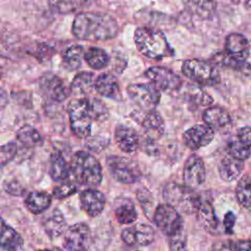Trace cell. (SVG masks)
Masks as SVG:
<instances>
[{
	"mask_svg": "<svg viewBox=\"0 0 251 251\" xmlns=\"http://www.w3.org/2000/svg\"><path fill=\"white\" fill-rule=\"evenodd\" d=\"M206 178V169L203 160L197 155H191L183 167V180L188 187L195 189L203 184Z\"/></svg>",
	"mask_w": 251,
	"mask_h": 251,
	"instance_id": "14",
	"label": "cell"
},
{
	"mask_svg": "<svg viewBox=\"0 0 251 251\" xmlns=\"http://www.w3.org/2000/svg\"><path fill=\"white\" fill-rule=\"evenodd\" d=\"M231 1H234V0H231Z\"/></svg>",
	"mask_w": 251,
	"mask_h": 251,
	"instance_id": "49",
	"label": "cell"
},
{
	"mask_svg": "<svg viewBox=\"0 0 251 251\" xmlns=\"http://www.w3.org/2000/svg\"><path fill=\"white\" fill-rule=\"evenodd\" d=\"M39 88L41 92L49 99L55 102H62L67 99L69 91L64 81L53 74H44L39 79Z\"/></svg>",
	"mask_w": 251,
	"mask_h": 251,
	"instance_id": "15",
	"label": "cell"
},
{
	"mask_svg": "<svg viewBox=\"0 0 251 251\" xmlns=\"http://www.w3.org/2000/svg\"><path fill=\"white\" fill-rule=\"evenodd\" d=\"M181 70L186 77L202 85H214L220 81V75L216 68L202 60H186L182 64Z\"/></svg>",
	"mask_w": 251,
	"mask_h": 251,
	"instance_id": "8",
	"label": "cell"
},
{
	"mask_svg": "<svg viewBox=\"0 0 251 251\" xmlns=\"http://www.w3.org/2000/svg\"><path fill=\"white\" fill-rule=\"evenodd\" d=\"M187 100L197 106H209L213 103V98L201 87L189 85L185 91Z\"/></svg>",
	"mask_w": 251,
	"mask_h": 251,
	"instance_id": "37",
	"label": "cell"
},
{
	"mask_svg": "<svg viewBox=\"0 0 251 251\" xmlns=\"http://www.w3.org/2000/svg\"><path fill=\"white\" fill-rule=\"evenodd\" d=\"M51 196L48 193L42 191H32L28 193L25 200V207L30 213L34 215L41 214L48 210L51 206Z\"/></svg>",
	"mask_w": 251,
	"mask_h": 251,
	"instance_id": "28",
	"label": "cell"
},
{
	"mask_svg": "<svg viewBox=\"0 0 251 251\" xmlns=\"http://www.w3.org/2000/svg\"><path fill=\"white\" fill-rule=\"evenodd\" d=\"M153 221L157 227L169 237L184 230L182 217L175 207L168 203L156 207Z\"/></svg>",
	"mask_w": 251,
	"mask_h": 251,
	"instance_id": "7",
	"label": "cell"
},
{
	"mask_svg": "<svg viewBox=\"0 0 251 251\" xmlns=\"http://www.w3.org/2000/svg\"><path fill=\"white\" fill-rule=\"evenodd\" d=\"M245 5H246L248 8H250V9H251V0H246Z\"/></svg>",
	"mask_w": 251,
	"mask_h": 251,
	"instance_id": "47",
	"label": "cell"
},
{
	"mask_svg": "<svg viewBox=\"0 0 251 251\" xmlns=\"http://www.w3.org/2000/svg\"><path fill=\"white\" fill-rule=\"evenodd\" d=\"M121 237L128 246H146L153 242L155 232L149 225L135 224L123 229Z\"/></svg>",
	"mask_w": 251,
	"mask_h": 251,
	"instance_id": "12",
	"label": "cell"
},
{
	"mask_svg": "<svg viewBox=\"0 0 251 251\" xmlns=\"http://www.w3.org/2000/svg\"><path fill=\"white\" fill-rule=\"evenodd\" d=\"M226 52L234 59L245 62L251 52V44L249 40L240 33L232 32L226 37Z\"/></svg>",
	"mask_w": 251,
	"mask_h": 251,
	"instance_id": "17",
	"label": "cell"
},
{
	"mask_svg": "<svg viewBox=\"0 0 251 251\" xmlns=\"http://www.w3.org/2000/svg\"><path fill=\"white\" fill-rule=\"evenodd\" d=\"M106 165L112 177L121 183L131 184L141 177L138 165L129 158L112 155L107 157Z\"/></svg>",
	"mask_w": 251,
	"mask_h": 251,
	"instance_id": "6",
	"label": "cell"
},
{
	"mask_svg": "<svg viewBox=\"0 0 251 251\" xmlns=\"http://www.w3.org/2000/svg\"><path fill=\"white\" fill-rule=\"evenodd\" d=\"M244 163L230 155L223 158L218 166V171L221 178L226 182L237 179L242 174Z\"/></svg>",
	"mask_w": 251,
	"mask_h": 251,
	"instance_id": "22",
	"label": "cell"
},
{
	"mask_svg": "<svg viewBox=\"0 0 251 251\" xmlns=\"http://www.w3.org/2000/svg\"><path fill=\"white\" fill-rule=\"evenodd\" d=\"M235 251H251V240H238L233 242Z\"/></svg>",
	"mask_w": 251,
	"mask_h": 251,
	"instance_id": "46",
	"label": "cell"
},
{
	"mask_svg": "<svg viewBox=\"0 0 251 251\" xmlns=\"http://www.w3.org/2000/svg\"><path fill=\"white\" fill-rule=\"evenodd\" d=\"M211 251H235V249L231 241H218L212 245Z\"/></svg>",
	"mask_w": 251,
	"mask_h": 251,
	"instance_id": "44",
	"label": "cell"
},
{
	"mask_svg": "<svg viewBox=\"0 0 251 251\" xmlns=\"http://www.w3.org/2000/svg\"><path fill=\"white\" fill-rule=\"evenodd\" d=\"M95 90L102 96L111 99H121V91L119 82L111 74H102L96 79L94 83Z\"/></svg>",
	"mask_w": 251,
	"mask_h": 251,
	"instance_id": "23",
	"label": "cell"
},
{
	"mask_svg": "<svg viewBox=\"0 0 251 251\" xmlns=\"http://www.w3.org/2000/svg\"><path fill=\"white\" fill-rule=\"evenodd\" d=\"M94 75L82 72L76 75L71 84V92L75 95H85L94 87Z\"/></svg>",
	"mask_w": 251,
	"mask_h": 251,
	"instance_id": "31",
	"label": "cell"
},
{
	"mask_svg": "<svg viewBox=\"0 0 251 251\" xmlns=\"http://www.w3.org/2000/svg\"><path fill=\"white\" fill-rule=\"evenodd\" d=\"M145 75L159 90L176 91L181 86L179 76L164 67H151Z\"/></svg>",
	"mask_w": 251,
	"mask_h": 251,
	"instance_id": "11",
	"label": "cell"
},
{
	"mask_svg": "<svg viewBox=\"0 0 251 251\" xmlns=\"http://www.w3.org/2000/svg\"><path fill=\"white\" fill-rule=\"evenodd\" d=\"M79 203L81 209L89 217H97L104 210L106 198L101 191L89 187L79 194Z\"/></svg>",
	"mask_w": 251,
	"mask_h": 251,
	"instance_id": "16",
	"label": "cell"
},
{
	"mask_svg": "<svg viewBox=\"0 0 251 251\" xmlns=\"http://www.w3.org/2000/svg\"><path fill=\"white\" fill-rule=\"evenodd\" d=\"M91 243V230L84 223L75 224L67 228L63 246L67 251H86Z\"/></svg>",
	"mask_w": 251,
	"mask_h": 251,
	"instance_id": "10",
	"label": "cell"
},
{
	"mask_svg": "<svg viewBox=\"0 0 251 251\" xmlns=\"http://www.w3.org/2000/svg\"><path fill=\"white\" fill-rule=\"evenodd\" d=\"M115 140L119 148L126 153H133L139 146V136L134 128L119 125L115 129Z\"/></svg>",
	"mask_w": 251,
	"mask_h": 251,
	"instance_id": "18",
	"label": "cell"
},
{
	"mask_svg": "<svg viewBox=\"0 0 251 251\" xmlns=\"http://www.w3.org/2000/svg\"><path fill=\"white\" fill-rule=\"evenodd\" d=\"M37 251H53V250H48V249H41V250H37Z\"/></svg>",
	"mask_w": 251,
	"mask_h": 251,
	"instance_id": "48",
	"label": "cell"
},
{
	"mask_svg": "<svg viewBox=\"0 0 251 251\" xmlns=\"http://www.w3.org/2000/svg\"><path fill=\"white\" fill-rule=\"evenodd\" d=\"M134 42L138 51L150 59L160 60L173 54L165 34L160 30L138 27L134 32Z\"/></svg>",
	"mask_w": 251,
	"mask_h": 251,
	"instance_id": "2",
	"label": "cell"
},
{
	"mask_svg": "<svg viewBox=\"0 0 251 251\" xmlns=\"http://www.w3.org/2000/svg\"><path fill=\"white\" fill-rule=\"evenodd\" d=\"M73 34L81 40L104 41L117 36L119 25L110 15L96 12H81L73 22Z\"/></svg>",
	"mask_w": 251,
	"mask_h": 251,
	"instance_id": "1",
	"label": "cell"
},
{
	"mask_svg": "<svg viewBox=\"0 0 251 251\" xmlns=\"http://www.w3.org/2000/svg\"><path fill=\"white\" fill-rule=\"evenodd\" d=\"M88 4V0H49L50 8L62 15L79 11Z\"/></svg>",
	"mask_w": 251,
	"mask_h": 251,
	"instance_id": "33",
	"label": "cell"
},
{
	"mask_svg": "<svg viewBox=\"0 0 251 251\" xmlns=\"http://www.w3.org/2000/svg\"><path fill=\"white\" fill-rule=\"evenodd\" d=\"M235 196L242 207H251V173L241 176L235 187Z\"/></svg>",
	"mask_w": 251,
	"mask_h": 251,
	"instance_id": "34",
	"label": "cell"
},
{
	"mask_svg": "<svg viewBox=\"0 0 251 251\" xmlns=\"http://www.w3.org/2000/svg\"><path fill=\"white\" fill-rule=\"evenodd\" d=\"M141 126L145 135L150 140H157L165 132V123L162 116L155 110L148 111L141 121Z\"/></svg>",
	"mask_w": 251,
	"mask_h": 251,
	"instance_id": "21",
	"label": "cell"
},
{
	"mask_svg": "<svg viewBox=\"0 0 251 251\" xmlns=\"http://www.w3.org/2000/svg\"><path fill=\"white\" fill-rule=\"evenodd\" d=\"M77 191V186L73 182H64L53 189V197L56 199H64Z\"/></svg>",
	"mask_w": 251,
	"mask_h": 251,
	"instance_id": "38",
	"label": "cell"
},
{
	"mask_svg": "<svg viewBox=\"0 0 251 251\" xmlns=\"http://www.w3.org/2000/svg\"><path fill=\"white\" fill-rule=\"evenodd\" d=\"M169 246L171 251H185L186 235L184 230L169 237Z\"/></svg>",
	"mask_w": 251,
	"mask_h": 251,
	"instance_id": "41",
	"label": "cell"
},
{
	"mask_svg": "<svg viewBox=\"0 0 251 251\" xmlns=\"http://www.w3.org/2000/svg\"><path fill=\"white\" fill-rule=\"evenodd\" d=\"M84 60L93 70H102L108 66L110 58L107 52L98 47H90L85 51Z\"/></svg>",
	"mask_w": 251,
	"mask_h": 251,
	"instance_id": "32",
	"label": "cell"
},
{
	"mask_svg": "<svg viewBox=\"0 0 251 251\" xmlns=\"http://www.w3.org/2000/svg\"><path fill=\"white\" fill-rule=\"evenodd\" d=\"M71 167L60 153H53L50 158L49 174L53 180L63 181L70 176Z\"/></svg>",
	"mask_w": 251,
	"mask_h": 251,
	"instance_id": "29",
	"label": "cell"
},
{
	"mask_svg": "<svg viewBox=\"0 0 251 251\" xmlns=\"http://www.w3.org/2000/svg\"><path fill=\"white\" fill-rule=\"evenodd\" d=\"M85 51L80 45L69 46L63 54V62L70 70H77L81 66L82 58L84 59Z\"/></svg>",
	"mask_w": 251,
	"mask_h": 251,
	"instance_id": "35",
	"label": "cell"
},
{
	"mask_svg": "<svg viewBox=\"0 0 251 251\" xmlns=\"http://www.w3.org/2000/svg\"><path fill=\"white\" fill-rule=\"evenodd\" d=\"M17 154V144L13 141L8 142L1 147L0 152V162L1 166H5L9 162H11Z\"/></svg>",
	"mask_w": 251,
	"mask_h": 251,
	"instance_id": "40",
	"label": "cell"
},
{
	"mask_svg": "<svg viewBox=\"0 0 251 251\" xmlns=\"http://www.w3.org/2000/svg\"><path fill=\"white\" fill-rule=\"evenodd\" d=\"M202 118L204 123L214 130L226 128L231 124V117L229 113L220 106L208 107L204 111Z\"/></svg>",
	"mask_w": 251,
	"mask_h": 251,
	"instance_id": "19",
	"label": "cell"
},
{
	"mask_svg": "<svg viewBox=\"0 0 251 251\" xmlns=\"http://www.w3.org/2000/svg\"><path fill=\"white\" fill-rule=\"evenodd\" d=\"M90 102H91V112H92L93 120L100 121V122L106 120L109 116V112L106 105L98 99H93Z\"/></svg>",
	"mask_w": 251,
	"mask_h": 251,
	"instance_id": "39",
	"label": "cell"
},
{
	"mask_svg": "<svg viewBox=\"0 0 251 251\" xmlns=\"http://www.w3.org/2000/svg\"><path fill=\"white\" fill-rule=\"evenodd\" d=\"M126 91L131 101L142 110H155V107L160 102V90L153 83L130 84Z\"/></svg>",
	"mask_w": 251,
	"mask_h": 251,
	"instance_id": "9",
	"label": "cell"
},
{
	"mask_svg": "<svg viewBox=\"0 0 251 251\" xmlns=\"http://www.w3.org/2000/svg\"><path fill=\"white\" fill-rule=\"evenodd\" d=\"M242 142L251 146V127L243 126L238 129L236 135Z\"/></svg>",
	"mask_w": 251,
	"mask_h": 251,
	"instance_id": "45",
	"label": "cell"
},
{
	"mask_svg": "<svg viewBox=\"0 0 251 251\" xmlns=\"http://www.w3.org/2000/svg\"><path fill=\"white\" fill-rule=\"evenodd\" d=\"M71 129L79 138L88 137L91 133V102L86 98H75L68 104Z\"/></svg>",
	"mask_w": 251,
	"mask_h": 251,
	"instance_id": "5",
	"label": "cell"
},
{
	"mask_svg": "<svg viewBox=\"0 0 251 251\" xmlns=\"http://www.w3.org/2000/svg\"><path fill=\"white\" fill-rule=\"evenodd\" d=\"M235 221H236V217L233 214V212L228 211L225 215V217H224V227H225V231L226 233H232Z\"/></svg>",
	"mask_w": 251,
	"mask_h": 251,
	"instance_id": "43",
	"label": "cell"
},
{
	"mask_svg": "<svg viewBox=\"0 0 251 251\" xmlns=\"http://www.w3.org/2000/svg\"><path fill=\"white\" fill-rule=\"evenodd\" d=\"M115 216L122 225L132 224L137 219V212L133 202L128 198H119L115 203Z\"/></svg>",
	"mask_w": 251,
	"mask_h": 251,
	"instance_id": "26",
	"label": "cell"
},
{
	"mask_svg": "<svg viewBox=\"0 0 251 251\" xmlns=\"http://www.w3.org/2000/svg\"><path fill=\"white\" fill-rule=\"evenodd\" d=\"M197 218L201 226L208 232L214 233L219 227V220L216 216L212 204L208 201H201L200 206L196 212Z\"/></svg>",
	"mask_w": 251,
	"mask_h": 251,
	"instance_id": "27",
	"label": "cell"
},
{
	"mask_svg": "<svg viewBox=\"0 0 251 251\" xmlns=\"http://www.w3.org/2000/svg\"><path fill=\"white\" fill-rule=\"evenodd\" d=\"M5 191L14 196H20L24 193L25 188L18 180H9L5 181L3 184Z\"/></svg>",
	"mask_w": 251,
	"mask_h": 251,
	"instance_id": "42",
	"label": "cell"
},
{
	"mask_svg": "<svg viewBox=\"0 0 251 251\" xmlns=\"http://www.w3.org/2000/svg\"><path fill=\"white\" fill-rule=\"evenodd\" d=\"M214 139V129L205 125H194L186 129L182 135L184 144L191 150H198L207 146Z\"/></svg>",
	"mask_w": 251,
	"mask_h": 251,
	"instance_id": "13",
	"label": "cell"
},
{
	"mask_svg": "<svg viewBox=\"0 0 251 251\" xmlns=\"http://www.w3.org/2000/svg\"><path fill=\"white\" fill-rule=\"evenodd\" d=\"M187 12L202 20L211 19L217 8V0H183Z\"/></svg>",
	"mask_w": 251,
	"mask_h": 251,
	"instance_id": "24",
	"label": "cell"
},
{
	"mask_svg": "<svg viewBox=\"0 0 251 251\" xmlns=\"http://www.w3.org/2000/svg\"><path fill=\"white\" fill-rule=\"evenodd\" d=\"M17 139L25 147L32 148L36 146H41L43 144V137L39 131L31 126H23L20 127L16 133Z\"/></svg>",
	"mask_w": 251,
	"mask_h": 251,
	"instance_id": "30",
	"label": "cell"
},
{
	"mask_svg": "<svg viewBox=\"0 0 251 251\" xmlns=\"http://www.w3.org/2000/svg\"><path fill=\"white\" fill-rule=\"evenodd\" d=\"M163 196L168 204L185 214L196 213L202 201L194 189L176 182L168 183L164 187Z\"/></svg>",
	"mask_w": 251,
	"mask_h": 251,
	"instance_id": "4",
	"label": "cell"
},
{
	"mask_svg": "<svg viewBox=\"0 0 251 251\" xmlns=\"http://www.w3.org/2000/svg\"><path fill=\"white\" fill-rule=\"evenodd\" d=\"M70 167L75 179L81 185L94 188L102 181L101 165L90 153L85 151L75 152L71 159Z\"/></svg>",
	"mask_w": 251,
	"mask_h": 251,
	"instance_id": "3",
	"label": "cell"
},
{
	"mask_svg": "<svg viewBox=\"0 0 251 251\" xmlns=\"http://www.w3.org/2000/svg\"><path fill=\"white\" fill-rule=\"evenodd\" d=\"M41 224L45 232L51 238L58 237L66 231L67 223L65 217L63 213L57 208L44 215Z\"/></svg>",
	"mask_w": 251,
	"mask_h": 251,
	"instance_id": "20",
	"label": "cell"
},
{
	"mask_svg": "<svg viewBox=\"0 0 251 251\" xmlns=\"http://www.w3.org/2000/svg\"><path fill=\"white\" fill-rule=\"evenodd\" d=\"M227 151L228 155L241 161H245L251 156V146L242 142L237 136L228 141Z\"/></svg>",
	"mask_w": 251,
	"mask_h": 251,
	"instance_id": "36",
	"label": "cell"
},
{
	"mask_svg": "<svg viewBox=\"0 0 251 251\" xmlns=\"http://www.w3.org/2000/svg\"><path fill=\"white\" fill-rule=\"evenodd\" d=\"M24 239L13 227L8 226L4 220L1 223V248L5 251H21Z\"/></svg>",
	"mask_w": 251,
	"mask_h": 251,
	"instance_id": "25",
	"label": "cell"
}]
</instances>
